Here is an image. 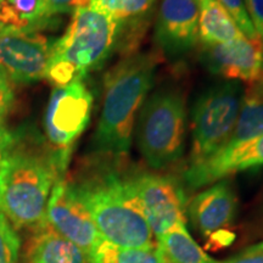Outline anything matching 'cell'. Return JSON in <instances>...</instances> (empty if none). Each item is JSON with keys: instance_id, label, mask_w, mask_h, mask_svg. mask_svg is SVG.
Instances as JSON below:
<instances>
[{"instance_id": "obj_1", "label": "cell", "mask_w": 263, "mask_h": 263, "mask_svg": "<svg viewBox=\"0 0 263 263\" xmlns=\"http://www.w3.org/2000/svg\"><path fill=\"white\" fill-rule=\"evenodd\" d=\"M67 182L101 238L122 248H155V236L143 213L127 159L93 154Z\"/></svg>"}, {"instance_id": "obj_2", "label": "cell", "mask_w": 263, "mask_h": 263, "mask_svg": "<svg viewBox=\"0 0 263 263\" xmlns=\"http://www.w3.org/2000/svg\"><path fill=\"white\" fill-rule=\"evenodd\" d=\"M66 171L45 138L26 129L12 133L0 192V211L16 229L35 230L45 223L51 190Z\"/></svg>"}, {"instance_id": "obj_3", "label": "cell", "mask_w": 263, "mask_h": 263, "mask_svg": "<svg viewBox=\"0 0 263 263\" xmlns=\"http://www.w3.org/2000/svg\"><path fill=\"white\" fill-rule=\"evenodd\" d=\"M157 61L150 52L130 54L105 73L94 154L127 159L138 114L155 81Z\"/></svg>"}, {"instance_id": "obj_4", "label": "cell", "mask_w": 263, "mask_h": 263, "mask_svg": "<svg viewBox=\"0 0 263 263\" xmlns=\"http://www.w3.org/2000/svg\"><path fill=\"white\" fill-rule=\"evenodd\" d=\"M118 24L91 8L73 12L62 37L54 42L47 76L57 87L97 70L116 47Z\"/></svg>"}, {"instance_id": "obj_5", "label": "cell", "mask_w": 263, "mask_h": 263, "mask_svg": "<svg viewBox=\"0 0 263 263\" xmlns=\"http://www.w3.org/2000/svg\"><path fill=\"white\" fill-rule=\"evenodd\" d=\"M137 143L150 168L176 163L185 149V97L178 85L163 84L146 98L137 118Z\"/></svg>"}, {"instance_id": "obj_6", "label": "cell", "mask_w": 263, "mask_h": 263, "mask_svg": "<svg viewBox=\"0 0 263 263\" xmlns=\"http://www.w3.org/2000/svg\"><path fill=\"white\" fill-rule=\"evenodd\" d=\"M244 87L238 81L212 85L200 95L192 111L190 163L215 155L228 143L241 107Z\"/></svg>"}, {"instance_id": "obj_7", "label": "cell", "mask_w": 263, "mask_h": 263, "mask_svg": "<svg viewBox=\"0 0 263 263\" xmlns=\"http://www.w3.org/2000/svg\"><path fill=\"white\" fill-rule=\"evenodd\" d=\"M93 104V93L82 78L51 91L44 117L45 140L65 170L76 141L89 124Z\"/></svg>"}, {"instance_id": "obj_8", "label": "cell", "mask_w": 263, "mask_h": 263, "mask_svg": "<svg viewBox=\"0 0 263 263\" xmlns=\"http://www.w3.org/2000/svg\"><path fill=\"white\" fill-rule=\"evenodd\" d=\"M132 182L155 240L173 227L186 223V197L177 180L133 168Z\"/></svg>"}, {"instance_id": "obj_9", "label": "cell", "mask_w": 263, "mask_h": 263, "mask_svg": "<svg viewBox=\"0 0 263 263\" xmlns=\"http://www.w3.org/2000/svg\"><path fill=\"white\" fill-rule=\"evenodd\" d=\"M39 31L0 28V66L16 83H32L47 76L54 45Z\"/></svg>"}, {"instance_id": "obj_10", "label": "cell", "mask_w": 263, "mask_h": 263, "mask_svg": "<svg viewBox=\"0 0 263 263\" xmlns=\"http://www.w3.org/2000/svg\"><path fill=\"white\" fill-rule=\"evenodd\" d=\"M45 222L58 234L78 246L84 255L101 238L89 212L73 193L66 176L59 179L51 190Z\"/></svg>"}, {"instance_id": "obj_11", "label": "cell", "mask_w": 263, "mask_h": 263, "mask_svg": "<svg viewBox=\"0 0 263 263\" xmlns=\"http://www.w3.org/2000/svg\"><path fill=\"white\" fill-rule=\"evenodd\" d=\"M199 0H161L155 24V42L167 58L177 59L199 41Z\"/></svg>"}, {"instance_id": "obj_12", "label": "cell", "mask_w": 263, "mask_h": 263, "mask_svg": "<svg viewBox=\"0 0 263 263\" xmlns=\"http://www.w3.org/2000/svg\"><path fill=\"white\" fill-rule=\"evenodd\" d=\"M263 166V134L244 143L223 147L215 155L189 164L184 183L190 190L211 185L234 173Z\"/></svg>"}, {"instance_id": "obj_13", "label": "cell", "mask_w": 263, "mask_h": 263, "mask_svg": "<svg viewBox=\"0 0 263 263\" xmlns=\"http://www.w3.org/2000/svg\"><path fill=\"white\" fill-rule=\"evenodd\" d=\"M201 60L212 73L249 84L263 76V44L261 39L252 41L244 35L221 44H207Z\"/></svg>"}, {"instance_id": "obj_14", "label": "cell", "mask_w": 263, "mask_h": 263, "mask_svg": "<svg viewBox=\"0 0 263 263\" xmlns=\"http://www.w3.org/2000/svg\"><path fill=\"white\" fill-rule=\"evenodd\" d=\"M238 197L232 183L222 179L190 200L186 212L194 228L203 238L227 230L234 222Z\"/></svg>"}, {"instance_id": "obj_15", "label": "cell", "mask_w": 263, "mask_h": 263, "mask_svg": "<svg viewBox=\"0 0 263 263\" xmlns=\"http://www.w3.org/2000/svg\"><path fill=\"white\" fill-rule=\"evenodd\" d=\"M27 263H85L82 250L58 234L47 222L34 230L28 244Z\"/></svg>"}, {"instance_id": "obj_16", "label": "cell", "mask_w": 263, "mask_h": 263, "mask_svg": "<svg viewBox=\"0 0 263 263\" xmlns=\"http://www.w3.org/2000/svg\"><path fill=\"white\" fill-rule=\"evenodd\" d=\"M263 134V76L249 83L244 90L241 107L234 130L226 146L244 143Z\"/></svg>"}, {"instance_id": "obj_17", "label": "cell", "mask_w": 263, "mask_h": 263, "mask_svg": "<svg viewBox=\"0 0 263 263\" xmlns=\"http://www.w3.org/2000/svg\"><path fill=\"white\" fill-rule=\"evenodd\" d=\"M162 263H215L197 245L186 229L185 223L173 227L156 239Z\"/></svg>"}, {"instance_id": "obj_18", "label": "cell", "mask_w": 263, "mask_h": 263, "mask_svg": "<svg viewBox=\"0 0 263 263\" xmlns=\"http://www.w3.org/2000/svg\"><path fill=\"white\" fill-rule=\"evenodd\" d=\"M199 38L203 45L221 44L242 34L218 0H199Z\"/></svg>"}, {"instance_id": "obj_19", "label": "cell", "mask_w": 263, "mask_h": 263, "mask_svg": "<svg viewBox=\"0 0 263 263\" xmlns=\"http://www.w3.org/2000/svg\"><path fill=\"white\" fill-rule=\"evenodd\" d=\"M49 0H3L0 25L22 31H39L50 24Z\"/></svg>"}, {"instance_id": "obj_20", "label": "cell", "mask_w": 263, "mask_h": 263, "mask_svg": "<svg viewBox=\"0 0 263 263\" xmlns=\"http://www.w3.org/2000/svg\"><path fill=\"white\" fill-rule=\"evenodd\" d=\"M85 263H162L159 250L130 249L100 238L85 255Z\"/></svg>"}, {"instance_id": "obj_21", "label": "cell", "mask_w": 263, "mask_h": 263, "mask_svg": "<svg viewBox=\"0 0 263 263\" xmlns=\"http://www.w3.org/2000/svg\"><path fill=\"white\" fill-rule=\"evenodd\" d=\"M156 0H91L89 8L124 25L150 18Z\"/></svg>"}, {"instance_id": "obj_22", "label": "cell", "mask_w": 263, "mask_h": 263, "mask_svg": "<svg viewBox=\"0 0 263 263\" xmlns=\"http://www.w3.org/2000/svg\"><path fill=\"white\" fill-rule=\"evenodd\" d=\"M21 241L16 232L3 211H0V263H18Z\"/></svg>"}, {"instance_id": "obj_23", "label": "cell", "mask_w": 263, "mask_h": 263, "mask_svg": "<svg viewBox=\"0 0 263 263\" xmlns=\"http://www.w3.org/2000/svg\"><path fill=\"white\" fill-rule=\"evenodd\" d=\"M227 12H228L235 25L238 26L240 32L244 34V37L248 39H259L257 33H256L254 26H252L248 11L245 9L244 0H218Z\"/></svg>"}, {"instance_id": "obj_24", "label": "cell", "mask_w": 263, "mask_h": 263, "mask_svg": "<svg viewBox=\"0 0 263 263\" xmlns=\"http://www.w3.org/2000/svg\"><path fill=\"white\" fill-rule=\"evenodd\" d=\"M91 0H49L48 11L50 17H55L57 15L62 14H73L80 9L89 8Z\"/></svg>"}, {"instance_id": "obj_25", "label": "cell", "mask_w": 263, "mask_h": 263, "mask_svg": "<svg viewBox=\"0 0 263 263\" xmlns=\"http://www.w3.org/2000/svg\"><path fill=\"white\" fill-rule=\"evenodd\" d=\"M215 263H263V241L246 248L239 254Z\"/></svg>"}, {"instance_id": "obj_26", "label": "cell", "mask_w": 263, "mask_h": 263, "mask_svg": "<svg viewBox=\"0 0 263 263\" xmlns=\"http://www.w3.org/2000/svg\"><path fill=\"white\" fill-rule=\"evenodd\" d=\"M245 9L263 44V0H244Z\"/></svg>"}, {"instance_id": "obj_27", "label": "cell", "mask_w": 263, "mask_h": 263, "mask_svg": "<svg viewBox=\"0 0 263 263\" xmlns=\"http://www.w3.org/2000/svg\"><path fill=\"white\" fill-rule=\"evenodd\" d=\"M11 82L12 81L10 80L9 74L0 66V118L2 120L5 116L6 111H8L12 101V98H14Z\"/></svg>"}, {"instance_id": "obj_28", "label": "cell", "mask_w": 263, "mask_h": 263, "mask_svg": "<svg viewBox=\"0 0 263 263\" xmlns=\"http://www.w3.org/2000/svg\"><path fill=\"white\" fill-rule=\"evenodd\" d=\"M12 133L6 129L3 124V120L0 118V164H4L6 161V153H8L9 145L11 143Z\"/></svg>"}, {"instance_id": "obj_29", "label": "cell", "mask_w": 263, "mask_h": 263, "mask_svg": "<svg viewBox=\"0 0 263 263\" xmlns=\"http://www.w3.org/2000/svg\"><path fill=\"white\" fill-rule=\"evenodd\" d=\"M5 164H0V192H2V183H3V177H4V172H5Z\"/></svg>"}, {"instance_id": "obj_30", "label": "cell", "mask_w": 263, "mask_h": 263, "mask_svg": "<svg viewBox=\"0 0 263 263\" xmlns=\"http://www.w3.org/2000/svg\"><path fill=\"white\" fill-rule=\"evenodd\" d=\"M259 215H261V219H262V221H263V202H262L261 210H259Z\"/></svg>"}, {"instance_id": "obj_31", "label": "cell", "mask_w": 263, "mask_h": 263, "mask_svg": "<svg viewBox=\"0 0 263 263\" xmlns=\"http://www.w3.org/2000/svg\"><path fill=\"white\" fill-rule=\"evenodd\" d=\"M2 2H3V0H0V8H2Z\"/></svg>"}]
</instances>
